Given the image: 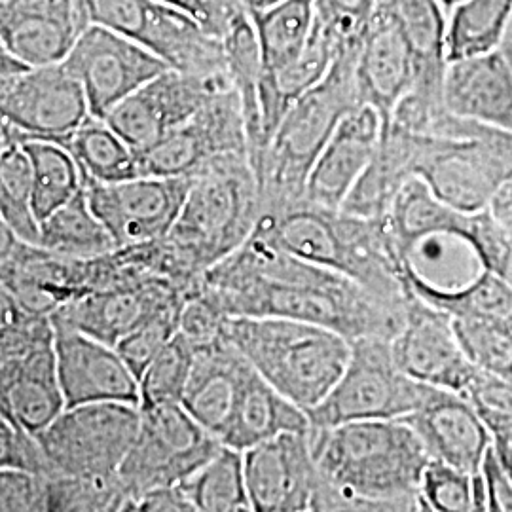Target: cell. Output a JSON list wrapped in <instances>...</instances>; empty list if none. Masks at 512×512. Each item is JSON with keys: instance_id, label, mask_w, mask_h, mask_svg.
I'll return each mask as SVG.
<instances>
[{"instance_id": "obj_22", "label": "cell", "mask_w": 512, "mask_h": 512, "mask_svg": "<svg viewBox=\"0 0 512 512\" xmlns=\"http://www.w3.org/2000/svg\"><path fill=\"white\" fill-rule=\"evenodd\" d=\"M82 0H2L0 44L31 67L63 63L90 27Z\"/></svg>"}, {"instance_id": "obj_56", "label": "cell", "mask_w": 512, "mask_h": 512, "mask_svg": "<svg viewBox=\"0 0 512 512\" xmlns=\"http://www.w3.org/2000/svg\"><path fill=\"white\" fill-rule=\"evenodd\" d=\"M501 50L505 52V55L509 57V61L512 63V23L511 27H509V31H507V37H505L503 44H501Z\"/></svg>"}, {"instance_id": "obj_16", "label": "cell", "mask_w": 512, "mask_h": 512, "mask_svg": "<svg viewBox=\"0 0 512 512\" xmlns=\"http://www.w3.org/2000/svg\"><path fill=\"white\" fill-rule=\"evenodd\" d=\"M63 63L82 84L92 116L103 120L131 93L171 69L143 44L95 23L80 35Z\"/></svg>"}, {"instance_id": "obj_49", "label": "cell", "mask_w": 512, "mask_h": 512, "mask_svg": "<svg viewBox=\"0 0 512 512\" xmlns=\"http://www.w3.org/2000/svg\"><path fill=\"white\" fill-rule=\"evenodd\" d=\"M48 475L0 469V511L48 512Z\"/></svg>"}, {"instance_id": "obj_55", "label": "cell", "mask_w": 512, "mask_h": 512, "mask_svg": "<svg viewBox=\"0 0 512 512\" xmlns=\"http://www.w3.org/2000/svg\"><path fill=\"white\" fill-rule=\"evenodd\" d=\"M495 452L499 454V458H501V461H503V465L507 467L509 475L512 476V444L511 446H501V448H495Z\"/></svg>"}, {"instance_id": "obj_43", "label": "cell", "mask_w": 512, "mask_h": 512, "mask_svg": "<svg viewBox=\"0 0 512 512\" xmlns=\"http://www.w3.org/2000/svg\"><path fill=\"white\" fill-rule=\"evenodd\" d=\"M196 346L179 330L143 372L139 408L183 403L184 389L194 365Z\"/></svg>"}, {"instance_id": "obj_20", "label": "cell", "mask_w": 512, "mask_h": 512, "mask_svg": "<svg viewBox=\"0 0 512 512\" xmlns=\"http://www.w3.org/2000/svg\"><path fill=\"white\" fill-rule=\"evenodd\" d=\"M59 382L67 408L88 403H141V387L118 349L52 315Z\"/></svg>"}, {"instance_id": "obj_23", "label": "cell", "mask_w": 512, "mask_h": 512, "mask_svg": "<svg viewBox=\"0 0 512 512\" xmlns=\"http://www.w3.org/2000/svg\"><path fill=\"white\" fill-rule=\"evenodd\" d=\"M188 296L190 293L171 281L150 279L86 294L54 315L74 329L116 346L158 313L181 308Z\"/></svg>"}, {"instance_id": "obj_9", "label": "cell", "mask_w": 512, "mask_h": 512, "mask_svg": "<svg viewBox=\"0 0 512 512\" xmlns=\"http://www.w3.org/2000/svg\"><path fill=\"white\" fill-rule=\"evenodd\" d=\"M397 365L389 338L351 340L349 363L329 395L308 412L311 427H334L351 421L401 420L435 393Z\"/></svg>"}, {"instance_id": "obj_51", "label": "cell", "mask_w": 512, "mask_h": 512, "mask_svg": "<svg viewBox=\"0 0 512 512\" xmlns=\"http://www.w3.org/2000/svg\"><path fill=\"white\" fill-rule=\"evenodd\" d=\"M183 12L188 18L194 19L209 35L220 38L226 35L230 23L243 12V4L239 0H162Z\"/></svg>"}, {"instance_id": "obj_35", "label": "cell", "mask_w": 512, "mask_h": 512, "mask_svg": "<svg viewBox=\"0 0 512 512\" xmlns=\"http://www.w3.org/2000/svg\"><path fill=\"white\" fill-rule=\"evenodd\" d=\"M262 57L260 78L274 76L304 52L313 31L315 0H283L251 12Z\"/></svg>"}, {"instance_id": "obj_11", "label": "cell", "mask_w": 512, "mask_h": 512, "mask_svg": "<svg viewBox=\"0 0 512 512\" xmlns=\"http://www.w3.org/2000/svg\"><path fill=\"white\" fill-rule=\"evenodd\" d=\"M90 23L109 27L162 57L171 69L228 74L222 40L162 0H82Z\"/></svg>"}, {"instance_id": "obj_53", "label": "cell", "mask_w": 512, "mask_h": 512, "mask_svg": "<svg viewBox=\"0 0 512 512\" xmlns=\"http://www.w3.org/2000/svg\"><path fill=\"white\" fill-rule=\"evenodd\" d=\"M490 213L512 238V183L503 186L490 205Z\"/></svg>"}, {"instance_id": "obj_54", "label": "cell", "mask_w": 512, "mask_h": 512, "mask_svg": "<svg viewBox=\"0 0 512 512\" xmlns=\"http://www.w3.org/2000/svg\"><path fill=\"white\" fill-rule=\"evenodd\" d=\"M243 4V8L251 14V12H260L266 8H272L275 4L283 2V0H239Z\"/></svg>"}, {"instance_id": "obj_18", "label": "cell", "mask_w": 512, "mask_h": 512, "mask_svg": "<svg viewBox=\"0 0 512 512\" xmlns=\"http://www.w3.org/2000/svg\"><path fill=\"white\" fill-rule=\"evenodd\" d=\"M194 177H133L118 183L84 179L95 215L118 247L165 238L179 219Z\"/></svg>"}, {"instance_id": "obj_39", "label": "cell", "mask_w": 512, "mask_h": 512, "mask_svg": "<svg viewBox=\"0 0 512 512\" xmlns=\"http://www.w3.org/2000/svg\"><path fill=\"white\" fill-rule=\"evenodd\" d=\"M511 23L512 0H461L448 12V61L501 48Z\"/></svg>"}, {"instance_id": "obj_24", "label": "cell", "mask_w": 512, "mask_h": 512, "mask_svg": "<svg viewBox=\"0 0 512 512\" xmlns=\"http://www.w3.org/2000/svg\"><path fill=\"white\" fill-rule=\"evenodd\" d=\"M355 78L361 105L378 110L385 129L418 78V61L399 25L380 8L359 42Z\"/></svg>"}, {"instance_id": "obj_42", "label": "cell", "mask_w": 512, "mask_h": 512, "mask_svg": "<svg viewBox=\"0 0 512 512\" xmlns=\"http://www.w3.org/2000/svg\"><path fill=\"white\" fill-rule=\"evenodd\" d=\"M128 503V490L118 473L48 478V512H120Z\"/></svg>"}, {"instance_id": "obj_26", "label": "cell", "mask_w": 512, "mask_h": 512, "mask_svg": "<svg viewBox=\"0 0 512 512\" xmlns=\"http://www.w3.org/2000/svg\"><path fill=\"white\" fill-rule=\"evenodd\" d=\"M429 456L475 476L494 444L486 423L463 395L435 389L423 406L404 416Z\"/></svg>"}, {"instance_id": "obj_45", "label": "cell", "mask_w": 512, "mask_h": 512, "mask_svg": "<svg viewBox=\"0 0 512 512\" xmlns=\"http://www.w3.org/2000/svg\"><path fill=\"white\" fill-rule=\"evenodd\" d=\"M486 423L495 448L512 444V380L478 372L463 395Z\"/></svg>"}, {"instance_id": "obj_13", "label": "cell", "mask_w": 512, "mask_h": 512, "mask_svg": "<svg viewBox=\"0 0 512 512\" xmlns=\"http://www.w3.org/2000/svg\"><path fill=\"white\" fill-rule=\"evenodd\" d=\"M99 256L71 258L18 238L0 222V289L12 294L25 310L38 315L55 311L101 291Z\"/></svg>"}, {"instance_id": "obj_32", "label": "cell", "mask_w": 512, "mask_h": 512, "mask_svg": "<svg viewBox=\"0 0 512 512\" xmlns=\"http://www.w3.org/2000/svg\"><path fill=\"white\" fill-rule=\"evenodd\" d=\"M416 137L412 131L389 126L382 133L374 158L351 188L344 211L366 219H382L404 184L414 179Z\"/></svg>"}, {"instance_id": "obj_46", "label": "cell", "mask_w": 512, "mask_h": 512, "mask_svg": "<svg viewBox=\"0 0 512 512\" xmlns=\"http://www.w3.org/2000/svg\"><path fill=\"white\" fill-rule=\"evenodd\" d=\"M382 0H315V25L338 46L359 44Z\"/></svg>"}, {"instance_id": "obj_15", "label": "cell", "mask_w": 512, "mask_h": 512, "mask_svg": "<svg viewBox=\"0 0 512 512\" xmlns=\"http://www.w3.org/2000/svg\"><path fill=\"white\" fill-rule=\"evenodd\" d=\"M0 116L2 128L19 141H57L80 128L92 110L76 76L55 63L0 78Z\"/></svg>"}, {"instance_id": "obj_7", "label": "cell", "mask_w": 512, "mask_h": 512, "mask_svg": "<svg viewBox=\"0 0 512 512\" xmlns=\"http://www.w3.org/2000/svg\"><path fill=\"white\" fill-rule=\"evenodd\" d=\"M435 135L414 133V175L442 202L482 213L512 183V133L450 112Z\"/></svg>"}, {"instance_id": "obj_8", "label": "cell", "mask_w": 512, "mask_h": 512, "mask_svg": "<svg viewBox=\"0 0 512 512\" xmlns=\"http://www.w3.org/2000/svg\"><path fill=\"white\" fill-rule=\"evenodd\" d=\"M0 408L40 433L67 408L50 315L25 310L0 289Z\"/></svg>"}, {"instance_id": "obj_25", "label": "cell", "mask_w": 512, "mask_h": 512, "mask_svg": "<svg viewBox=\"0 0 512 512\" xmlns=\"http://www.w3.org/2000/svg\"><path fill=\"white\" fill-rule=\"evenodd\" d=\"M384 124L378 110L359 105L346 114L311 167L304 198L330 209H342L380 147Z\"/></svg>"}, {"instance_id": "obj_4", "label": "cell", "mask_w": 512, "mask_h": 512, "mask_svg": "<svg viewBox=\"0 0 512 512\" xmlns=\"http://www.w3.org/2000/svg\"><path fill=\"white\" fill-rule=\"evenodd\" d=\"M222 334L256 372L310 412L338 384L351 342L334 330L281 317H224Z\"/></svg>"}, {"instance_id": "obj_14", "label": "cell", "mask_w": 512, "mask_h": 512, "mask_svg": "<svg viewBox=\"0 0 512 512\" xmlns=\"http://www.w3.org/2000/svg\"><path fill=\"white\" fill-rule=\"evenodd\" d=\"M226 154H249L243 105L234 88L215 93L183 126L137 152L139 177H194Z\"/></svg>"}, {"instance_id": "obj_57", "label": "cell", "mask_w": 512, "mask_h": 512, "mask_svg": "<svg viewBox=\"0 0 512 512\" xmlns=\"http://www.w3.org/2000/svg\"><path fill=\"white\" fill-rule=\"evenodd\" d=\"M440 2H442V6L446 8V12H450L454 6H458L461 0H440Z\"/></svg>"}, {"instance_id": "obj_34", "label": "cell", "mask_w": 512, "mask_h": 512, "mask_svg": "<svg viewBox=\"0 0 512 512\" xmlns=\"http://www.w3.org/2000/svg\"><path fill=\"white\" fill-rule=\"evenodd\" d=\"M222 44H224L226 67L232 80V88L238 92L243 105L247 137H249V160L256 173L266 154L262 112H260L262 57H260L255 23L247 10L239 12L236 19L230 23L226 35L222 37Z\"/></svg>"}, {"instance_id": "obj_38", "label": "cell", "mask_w": 512, "mask_h": 512, "mask_svg": "<svg viewBox=\"0 0 512 512\" xmlns=\"http://www.w3.org/2000/svg\"><path fill=\"white\" fill-rule=\"evenodd\" d=\"M196 512L253 511L247 490L245 456L238 448L224 446L196 473L181 482Z\"/></svg>"}, {"instance_id": "obj_6", "label": "cell", "mask_w": 512, "mask_h": 512, "mask_svg": "<svg viewBox=\"0 0 512 512\" xmlns=\"http://www.w3.org/2000/svg\"><path fill=\"white\" fill-rule=\"evenodd\" d=\"M260 215V184L249 154H226L194 175L167 238L205 275L249 241Z\"/></svg>"}, {"instance_id": "obj_17", "label": "cell", "mask_w": 512, "mask_h": 512, "mask_svg": "<svg viewBox=\"0 0 512 512\" xmlns=\"http://www.w3.org/2000/svg\"><path fill=\"white\" fill-rule=\"evenodd\" d=\"M230 88V74L167 69L110 110L105 120L129 147L141 152L183 126L215 93Z\"/></svg>"}, {"instance_id": "obj_5", "label": "cell", "mask_w": 512, "mask_h": 512, "mask_svg": "<svg viewBox=\"0 0 512 512\" xmlns=\"http://www.w3.org/2000/svg\"><path fill=\"white\" fill-rule=\"evenodd\" d=\"M359 44L346 46L329 74L304 93L287 114L256 171L262 209L304 198L311 167L338 124L361 105L355 63Z\"/></svg>"}, {"instance_id": "obj_47", "label": "cell", "mask_w": 512, "mask_h": 512, "mask_svg": "<svg viewBox=\"0 0 512 512\" xmlns=\"http://www.w3.org/2000/svg\"><path fill=\"white\" fill-rule=\"evenodd\" d=\"M181 308H171L162 311L156 317L148 319L139 329L129 332L114 348L124 357L131 372L141 380L147 366L154 361V357L173 340V336L181 327Z\"/></svg>"}, {"instance_id": "obj_12", "label": "cell", "mask_w": 512, "mask_h": 512, "mask_svg": "<svg viewBox=\"0 0 512 512\" xmlns=\"http://www.w3.org/2000/svg\"><path fill=\"white\" fill-rule=\"evenodd\" d=\"M141 425L131 403H88L65 408L38 440L52 475H114L128 456Z\"/></svg>"}, {"instance_id": "obj_50", "label": "cell", "mask_w": 512, "mask_h": 512, "mask_svg": "<svg viewBox=\"0 0 512 512\" xmlns=\"http://www.w3.org/2000/svg\"><path fill=\"white\" fill-rule=\"evenodd\" d=\"M476 511H512V476L495 452H486L475 475Z\"/></svg>"}, {"instance_id": "obj_52", "label": "cell", "mask_w": 512, "mask_h": 512, "mask_svg": "<svg viewBox=\"0 0 512 512\" xmlns=\"http://www.w3.org/2000/svg\"><path fill=\"white\" fill-rule=\"evenodd\" d=\"M131 512H196L181 484L156 488L148 494L137 497L131 505Z\"/></svg>"}, {"instance_id": "obj_31", "label": "cell", "mask_w": 512, "mask_h": 512, "mask_svg": "<svg viewBox=\"0 0 512 512\" xmlns=\"http://www.w3.org/2000/svg\"><path fill=\"white\" fill-rule=\"evenodd\" d=\"M380 8L399 25L416 55L418 78L410 92L425 97H444V74L448 67V12L442 2L382 0Z\"/></svg>"}, {"instance_id": "obj_36", "label": "cell", "mask_w": 512, "mask_h": 512, "mask_svg": "<svg viewBox=\"0 0 512 512\" xmlns=\"http://www.w3.org/2000/svg\"><path fill=\"white\" fill-rule=\"evenodd\" d=\"M54 143L73 154L84 179L118 183L139 177L137 152L103 118L90 116L80 128Z\"/></svg>"}, {"instance_id": "obj_21", "label": "cell", "mask_w": 512, "mask_h": 512, "mask_svg": "<svg viewBox=\"0 0 512 512\" xmlns=\"http://www.w3.org/2000/svg\"><path fill=\"white\" fill-rule=\"evenodd\" d=\"M255 512H308L319 488L310 431L281 433L243 452Z\"/></svg>"}, {"instance_id": "obj_27", "label": "cell", "mask_w": 512, "mask_h": 512, "mask_svg": "<svg viewBox=\"0 0 512 512\" xmlns=\"http://www.w3.org/2000/svg\"><path fill=\"white\" fill-rule=\"evenodd\" d=\"M444 105L459 118L512 133V63L505 52L448 61Z\"/></svg>"}, {"instance_id": "obj_29", "label": "cell", "mask_w": 512, "mask_h": 512, "mask_svg": "<svg viewBox=\"0 0 512 512\" xmlns=\"http://www.w3.org/2000/svg\"><path fill=\"white\" fill-rule=\"evenodd\" d=\"M247 370L249 361L224 334L196 346L181 404L220 442L230 427Z\"/></svg>"}, {"instance_id": "obj_44", "label": "cell", "mask_w": 512, "mask_h": 512, "mask_svg": "<svg viewBox=\"0 0 512 512\" xmlns=\"http://www.w3.org/2000/svg\"><path fill=\"white\" fill-rule=\"evenodd\" d=\"M420 511H476L475 476L440 459H429L421 476Z\"/></svg>"}, {"instance_id": "obj_19", "label": "cell", "mask_w": 512, "mask_h": 512, "mask_svg": "<svg viewBox=\"0 0 512 512\" xmlns=\"http://www.w3.org/2000/svg\"><path fill=\"white\" fill-rule=\"evenodd\" d=\"M391 349L404 374L458 395L467 393L480 372L459 342L454 319L412 289L403 327L391 340Z\"/></svg>"}, {"instance_id": "obj_41", "label": "cell", "mask_w": 512, "mask_h": 512, "mask_svg": "<svg viewBox=\"0 0 512 512\" xmlns=\"http://www.w3.org/2000/svg\"><path fill=\"white\" fill-rule=\"evenodd\" d=\"M21 143L33 165V207L42 222L84 188V175L73 154L59 143L44 139Z\"/></svg>"}, {"instance_id": "obj_33", "label": "cell", "mask_w": 512, "mask_h": 512, "mask_svg": "<svg viewBox=\"0 0 512 512\" xmlns=\"http://www.w3.org/2000/svg\"><path fill=\"white\" fill-rule=\"evenodd\" d=\"M404 277L412 293L418 294L431 306L446 311L452 319L512 323L511 285L490 270L478 272L465 283L440 287L425 279L408 262L404 266Z\"/></svg>"}, {"instance_id": "obj_48", "label": "cell", "mask_w": 512, "mask_h": 512, "mask_svg": "<svg viewBox=\"0 0 512 512\" xmlns=\"http://www.w3.org/2000/svg\"><path fill=\"white\" fill-rule=\"evenodd\" d=\"M0 469H21L52 476L50 461L37 433L21 425L12 414L0 408Z\"/></svg>"}, {"instance_id": "obj_30", "label": "cell", "mask_w": 512, "mask_h": 512, "mask_svg": "<svg viewBox=\"0 0 512 512\" xmlns=\"http://www.w3.org/2000/svg\"><path fill=\"white\" fill-rule=\"evenodd\" d=\"M310 429L308 412L281 395L249 363L222 444L245 452L281 433H306Z\"/></svg>"}, {"instance_id": "obj_1", "label": "cell", "mask_w": 512, "mask_h": 512, "mask_svg": "<svg viewBox=\"0 0 512 512\" xmlns=\"http://www.w3.org/2000/svg\"><path fill=\"white\" fill-rule=\"evenodd\" d=\"M200 293L226 317H281L321 325L349 342L393 340L404 308L370 293L348 275L291 255L251 236L203 275Z\"/></svg>"}, {"instance_id": "obj_40", "label": "cell", "mask_w": 512, "mask_h": 512, "mask_svg": "<svg viewBox=\"0 0 512 512\" xmlns=\"http://www.w3.org/2000/svg\"><path fill=\"white\" fill-rule=\"evenodd\" d=\"M0 222L18 238L40 241V220L33 207V165L18 137L2 128L0 139Z\"/></svg>"}, {"instance_id": "obj_28", "label": "cell", "mask_w": 512, "mask_h": 512, "mask_svg": "<svg viewBox=\"0 0 512 512\" xmlns=\"http://www.w3.org/2000/svg\"><path fill=\"white\" fill-rule=\"evenodd\" d=\"M482 213H463L442 202L418 177L404 184L385 213L384 222L391 245L404 264L423 243L435 238H458L475 251L482 226Z\"/></svg>"}, {"instance_id": "obj_37", "label": "cell", "mask_w": 512, "mask_h": 512, "mask_svg": "<svg viewBox=\"0 0 512 512\" xmlns=\"http://www.w3.org/2000/svg\"><path fill=\"white\" fill-rule=\"evenodd\" d=\"M38 245L71 258H95L118 249L103 220L95 215L86 188L40 222Z\"/></svg>"}, {"instance_id": "obj_3", "label": "cell", "mask_w": 512, "mask_h": 512, "mask_svg": "<svg viewBox=\"0 0 512 512\" xmlns=\"http://www.w3.org/2000/svg\"><path fill=\"white\" fill-rule=\"evenodd\" d=\"M253 236L304 260L348 275L385 302L404 308L410 287L382 219L298 198L264 207Z\"/></svg>"}, {"instance_id": "obj_10", "label": "cell", "mask_w": 512, "mask_h": 512, "mask_svg": "<svg viewBox=\"0 0 512 512\" xmlns=\"http://www.w3.org/2000/svg\"><path fill=\"white\" fill-rule=\"evenodd\" d=\"M222 448L215 435L190 416L181 403L141 408V425L118 475L129 505L156 488L181 484Z\"/></svg>"}, {"instance_id": "obj_2", "label": "cell", "mask_w": 512, "mask_h": 512, "mask_svg": "<svg viewBox=\"0 0 512 512\" xmlns=\"http://www.w3.org/2000/svg\"><path fill=\"white\" fill-rule=\"evenodd\" d=\"M319 488L311 511H420L429 452L403 420L311 427Z\"/></svg>"}]
</instances>
